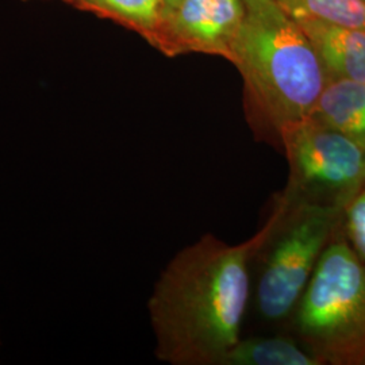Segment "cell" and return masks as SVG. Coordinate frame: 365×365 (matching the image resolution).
Segmentation results:
<instances>
[{
    "instance_id": "12",
    "label": "cell",
    "mask_w": 365,
    "mask_h": 365,
    "mask_svg": "<svg viewBox=\"0 0 365 365\" xmlns=\"http://www.w3.org/2000/svg\"><path fill=\"white\" fill-rule=\"evenodd\" d=\"M342 227L354 252L365 262V185L344 209Z\"/></svg>"
},
{
    "instance_id": "13",
    "label": "cell",
    "mask_w": 365,
    "mask_h": 365,
    "mask_svg": "<svg viewBox=\"0 0 365 365\" xmlns=\"http://www.w3.org/2000/svg\"><path fill=\"white\" fill-rule=\"evenodd\" d=\"M182 0H165V3H167V7H168V11L172 10V9H175L178 4H180Z\"/></svg>"
},
{
    "instance_id": "3",
    "label": "cell",
    "mask_w": 365,
    "mask_h": 365,
    "mask_svg": "<svg viewBox=\"0 0 365 365\" xmlns=\"http://www.w3.org/2000/svg\"><path fill=\"white\" fill-rule=\"evenodd\" d=\"M295 336L321 364L365 365V262L333 237L291 317Z\"/></svg>"
},
{
    "instance_id": "11",
    "label": "cell",
    "mask_w": 365,
    "mask_h": 365,
    "mask_svg": "<svg viewBox=\"0 0 365 365\" xmlns=\"http://www.w3.org/2000/svg\"><path fill=\"white\" fill-rule=\"evenodd\" d=\"M294 19L365 29V0H274Z\"/></svg>"
},
{
    "instance_id": "4",
    "label": "cell",
    "mask_w": 365,
    "mask_h": 365,
    "mask_svg": "<svg viewBox=\"0 0 365 365\" xmlns=\"http://www.w3.org/2000/svg\"><path fill=\"white\" fill-rule=\"evenodd\" d=\"M276 222L261 248L256 309L262 319H291L317 264L339 233L344 209L304 202L283 190L274 203Z\"/></svg>"
},
{
    "instance_id": "6",
    "label": "cell",
    "mask_w": 365,
    "mask_h": 365,
    "mask_svg": "<svg viewBox=\"0 0 365 365\" xmlns=\"http://www.w3.org/2000/svg\"><path fill=\"white\" fill-rule=\"evenodd\" d=\"M245 10V0H182L167 13L155 48L167 57L203 53L229 61Z\"/></svg>"
},
{
    "instance_id": "5",
    "label": "cell",
    "mask_w": 365,
    "mask_h": 365,
    "mask_svg": "<svg viewBox=\"0 0 365 365\" xmlns=\"http://www.w3.org/2000/svg\"><path fill=\"white\" fill-rule=\"evenodd\" d=\"M289 165L284 191L318 205L345 209L365 185V148L310 117L280 148Z\"/></svg>"
},
{
    "instance_id": "10",
    "label": "cell",
    "mask_w": 365,
    "mask_h": 365,
    "mask_svg": "<svg viewBox=\"0 0 365 365\" xmlns=\"http://www.w3.org/2000/svg\"><path fill=\"white\" fill-rule=\"evenodd\" d=\"M222 365H322L298 339L284 336L240 339Z\"/></svg>"
},
{
    "instance_id": "14",
    "label": "cell",
    "mask_w": 365,
    "mask_h": 365,
    "mask_svg": "<svg viewBox=\"0 0 365 365\" xmlns=\"http://www.w3.org/2000/svg\"><path fill=\"white\" fill-rule=\"evenodd\" d=\"M25 1H26V0H25ZM63 1H66V3H69V4H72V6H75L78 0H63Z\"/></svg>"
},
{
    "instance_id": "9",
    "label": "cell",
    "mask_w": 365,
    "mask_h": 365,
    "mask_svg": "<svg viewBox=\"0 0 365 365\" xmlns=\"http://www.w3.org/2000/svg\"><path fill=\"white\" fill-rule=\"evenodd\" d=\"M73 7L130 29L153 48L168 13L165 0H78Z\"/></svg>"
},
{
    "instance_id": "1",
    "label": "cell",
    "mask_w": 365,
    "mask_h": 365,
    "mask_svg": "<svg viewBox=\"0 0 365 365\" xmlns=\"http://www.w3.org/2000/svg\"><path fill=\"white\" fill-rule=\"evenodd\" d=\"M276 210L241 244L202 235L165 265L148 302L156 357L170 365H222L241 339L250 262L272 233Z\"/></svg>"
},
{
    "instance_id": "7",
    "label": "cell",
    "mask_w": 365,
    "mask_h": 365,
    "mask_svg": "<svg viewBox=\"0 0 365 365\" xmlns=\"http://www.w3.org/2000/svg\"><path fill=\"white\" fill-rule=\"evenodd\" d=\"M310 39L329 78L365 84V29L319 19H295Z\"/></svg>"
},
{
    "instance_id": "2",
    "label": "cell",
    "mask_w": 365,
    "mask_h": 365,
    "mask_svg": "<svg viewBox=\"0 0 365 365\" xmlns=\"http://www.w3.org/2000/svg\"><path fill=\"white\" fill-rule=\"evenodd\" d=\"M230 63L244 78L256 133L282 148L313 115L327 86L325 68L298 21L274 0H245Z\"/></svg>"
},
{
    "instance_id": "8",
    "label": "cell",
    "mask_w": 365,
    "mask_h": 365,
    "mask_svg": "<svg viewBox=\"0 0 365 365\" xmlns=\"http://www.w3.org/2000/svg\"><path fill=\"white\" fill-rule=\"evenodd\" d=\"M365 148V84L329 78L313 115Z\"/></svg>"
}]
</instances>
